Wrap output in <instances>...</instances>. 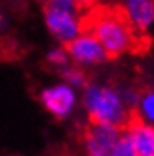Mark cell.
I'll return each mask as SVG.
<instances>
[{"instance_id": "1", "label": "cell", "mask_w": 154, "mask_h": 156, "mask_svg": "<svg viewBox=\"0 0 154 156\" xmlns=\"http://www.w3.org/2000/svg\"><path fill=\"white\" fill-rule=\"evenodd\" d=\"M80 102L90 123L125 128L133 118L121 97L120 87L106 82H90L82 90Z\"/></svg>"}, {"instance_id": "2", "label": "cell", "mask_w": 154, "mask_h": 156, "mask_svg": "<svg viewBox=\"0 0 154 156\" xmlns=\"http://www.w3.org/2000/svg\"><path fill=\"white\" fill-rule=\"evenodd\" d=\"M87 31L99 40L109 57L127 54L135 49L137 35L130 28L121 12L99 11L88 19Z\"/></svg>"}, {"instance_id": "3", "label": "cell", "mask_w": 154, "mask_h": 156, "mask_svg": "<svg viewBox=\"0 0 154 156\" xmlns=\"http://www.w3.org/2000/svg\"><path fill=\"white\" fill-rule=\"evenodd\" d=\"M44 23L50 37L64 47L85 31L80 11H66L52 4H47L44 9Z\"/></svg>"}, {"instance_id": "4", "label": "cell", "mask_w": 154, "mask_h": 156, "mask_svg": "<svg viewBox=\"0 0 154 156\" xmlns=\"http://www.w3.org/2000/svg\"><path fill=\"white\" fill-rule=\"evenodd\" d=\"M80 99L82 97L78 95V90L64 82L47 85L38 92V102L55 120H68L76 111Z\"/></svg>"}, {"instance_id": "5", "label": "cell", "mask_w": 154, "mask_h": 156, "mask_svg": "<svg viewBox=\"0 0 154 156\" xmlns=\"http://www.w3.org/2000/svg\"><path fill=\"white\" fill-rule=\"evenodd\" d=\"M66 49L71 62L80 68L100 66V64L107 62V59H109V54L106 52L102 44L87 30L80 37H76L71 44H68Z\"/></svg>"}, {"instance_id": "6", "label": "cell", "mask_w": 154, "mask_h": 156, "mask_svg": "<svg viewBox=\"0 0 154 156\" xmlns=\"http://www.w3.org/2000/svg\"><path fill=\"white\" fill-rule=\"evenodd\" d=\"M123 128L90 123L83 132L85 156H113Z\"/></svg>"}, {"instance_id": "7", "label": "cell", "mask_w": 154, "mask_h": 156, "mask_svg": "<svg viewBox=\"0 0 154 156\" xmlns=\"http://www.w3.org/2000/svg\"><path fill=\"white\" fill-rule=\"evenodd\" d=\"M121 14L135 35H145L154 28V0H121Z\"/></svg>"}, {"instance_id": "8", "label": "cell", "mask_w": 154, "mask_h": 156, "mask_svg": "<svg viewBox=\"0 0 154 156\" xmlns=\"http://www.w3.org/2000/svg\"><path fill=\"white\" fill-rule=\"evenodd\" d=\"M135 156H154V127L133 116L125 127Z\"/></svg>"}, {"instance_id": "9", "label": "cell", "mask_w": 154, "mask_h": 156, "mask_svg": "<svg viewBox=\"0 0 154 156\" xmlns=\"http://www.w3.org/2000/svg\"><path fill=\"white\" fill-rule=\"evenodd\" d=\"M135 118L154 127V87L142 90L138 106L135 109Z\"/></svg>"}, {"instance_id": "10", "label": "cell", "mask_w": 154, "mask_h": 156, "mask_svg": "<svg viewBox=\"0 0 154 156\" xmlns=\"http://www.w3.org/2000/svg\"><path fill=\"white\" fill-rule=\"evenodd\" d=\"M61 76H62V82L68 83L69 87H73L75 90L85 89L90 80H88V75L85 73V69L80 66H75V64H69L68 68L61 69Z\"/></svg>"}, {"instance_id": "11", "label": "cell", "mask_w": 154, "mask_h": 156, "mask_svg": "<svg viewBox=\"0 0 154 156\" xmlns=\"http://www.w3.org/2000/svg\"><path fill=\"white\" fill-rule=\"evenodd\" d=\"M45 57H47V62L52 64L54 68H57V69H64V68H68L69 62H71L69 54H68V49L64 45H55V47L49 49Z\"/></svg>"}, {"instance_id": "12", "label": "cell", "mask_w": 154, "mask_h": 156, "mask_svg": "<svg viewBox=\"0 0 154 156\" xmlns=\"http://www.w3.org/2000/svg\"><path fill=\"white\" fill-rule=\"evenodd\" d=\"M120 92L125 104L128 106V109L135 111L138 106V101H140V95H142V90L135 89V87H120Z\"/></svg>"}, {"instance_id": "13", "label": "cell", "mask_w": 154, "mask_h": 156, "mask_svg": "<svg viewBox=\"0 0 154 156\" xmlns=\"http://www.w3.org/2000/svg\"><path fill=\"white\" fill-rule=\"evenodd\" d=\"M75 2H76V5L80 7V9H87V7H90L94 4L95 0H75Z\"/></svg>"}, {"instance_id": "14", "label": "cell", "mask_w": 154, "mask_h": 156, "mask_svg": "<svg viewBox=\"0 0 154 156\" xmlns=\"http://www.w3.org/2000/svg\"><path fill=\"white\" fill-rule=\"evenodd\" d=\"M42 2H45V5H47V4H50V2H52V0H42Z\"/></svg>"}, {"instance_id": "15", "label": "cell", "mask_w": 154, "mask_h": 156, "mask_svg": "<svg viewBox=\"0 0 154 156\" xmlns=\"http://www.w3.org/2000/svg\"><path fill=\"white\" fill-rule=\"evenodd\" d=\"M14 156H17V154H14Z\"/></svg>"}]
</instances>
